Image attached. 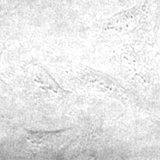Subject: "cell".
Masks as SVG:
<instances>
[{"instance_id": "6da1fadb", "label": "cell", "mask_w": 160, "mask_h": 160, "mask_svg": "<svg viewBox=\"0 0 160 160\" xmlns=\"http://www.w3.org/2000/svg\"><path fill=\"white\" fill-rule=\"evenodd\" d=\"M141 10L133 8L116 15L106 23L108 28H126L131 27L137 22L141 17Z\"/></svg>"}]
</instances>
